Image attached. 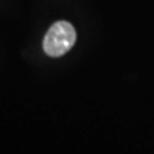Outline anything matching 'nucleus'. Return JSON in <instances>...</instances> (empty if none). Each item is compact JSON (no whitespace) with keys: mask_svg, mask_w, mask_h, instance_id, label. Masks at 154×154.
I'll return each mask as SVG.
<instances>
[{"mask_svg":"<svg viewBox=\"0 0 154 154\" xmlns=\"http://www.w3.org/2000/svg\"><path fill=\"white\" fill-rule=\"evenodd\" d=\"M76 42V30L71 23L59 21L53 25L44 37V51L49 57H62Z\"/></svg>","mask_w":154,"mask_h":154,"instance_id":"1","label":"nucleus"}]
</instances>
